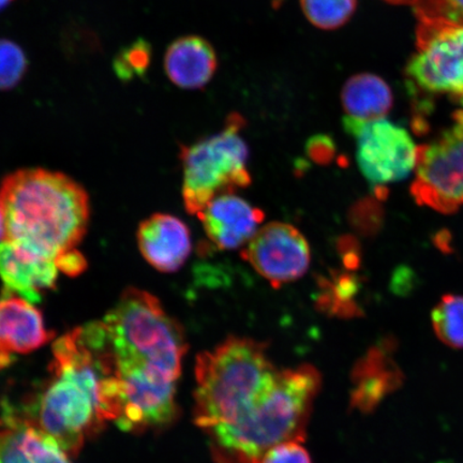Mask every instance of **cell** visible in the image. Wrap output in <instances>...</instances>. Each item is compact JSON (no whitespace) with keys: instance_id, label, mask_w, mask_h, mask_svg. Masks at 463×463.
I'll use <instances>...</instances> for the list:
<instances>
[{"instance_id":"1","label":"cell","mask_w":463,"mask_h":463,"mask_svg":"<svg viewBox=\"0 0 463 463\" xmlns=\"http://www.w3.org/2000/svg\"><path fill=\"white\" fill-rule=\"evenodd\" d=\"M194 421L210 438L213 457L242 453L273 434L294 396L288 369L271 362L266 345L230 337L196 358Z\"/></svg>"},{"instance_id":"2","label":"cell","mask_w":463,"mask_h":463,"mask_svg":"<svg viewBox=\"0 0 463 463\" xmlns=\"http://www.w3.org/2000/svg\"><path fill=\"white\" fill-rule=\"evenodd\" d=\"M90 215L89 195L65 174L25 169L0 184L3 241L23 256L55 262L75 250Z\"/></svg>"},{"instance_id":"3","label":"cell","mask_w":463,"mask_h":463,"mask_svg":"<svg viewBox=\"0 0 463 463\" xmlns=\"http://www.w3.org/2000/svg\"><path fill=\"white\" fill-rule=\"evenodd\" d=\"M52 380L25 415L14 416L49 434L69 455H77L87 437L109 421L113 378L99 357L83 349L58 351Z\"/></svg>"},{"instance_id":"4","label":"cell","mask_w":463,"mask_h":463,"mask_svg":"<svg viewBox=\"0 0 463 463\" xmlns=\"http://www.w3.org/2000/svg\"><path fill=\"white\" fill-rule=\"evenodd\" d=\"M102 323L118 369H144L174 382L181 378L186 337L154 295L127 288Z\"/></svg>"},{"instance_id":"5","label":"cell","mask_w":463,"mask_h":463,"mask_svg":"<svg viewBox=\"0 0 463 463\" xmlns=\"http://www.w3.org/2000/svg\"><path fill=\"white\" fill-rule=\"evenodd\" d=\"M245 119L231 114L224 129L189 146H182L183 198L191 215H199L208 203L233 194L251 184L247 167L249 149L241 131Z\"/></svg>"},{"instance_id":"6","label":"cell","mask_w":463,"mask_h":463,"mask_svg":"<svg viewBox=\"0 0 463 463\" xmlns=\"http://www.w3.org/2000/svg\"><path fill=\"white\" fill-rule=\"evenodd\" d=\"M415 179L411 194L418 204L441 213L463 205V120L438 140L418 148Z\"/></svg>"},{"instance_id":"7","label":"cell","mask_w":463,"mask_h":463,"mask_svg":"<svg viewBox=\"0 0 463 463\" xmlns=\"http://www.w3.org/2000/svg\"><path fill=\"white\" fill-rule=\"evenodd\" d=\"M344 127L355 137L358 166L376 195L386 184L401 182L415 170L419 147L402 127L384 118L370 123L345 118Z\"/></svg>"},{"instance_id":"8","label":"cell","mask_w":463,"mask_h":463,"mask_svg":"<svg viewBox=\"0 0 463 463\" xmlns=\"http://www.w3.org/2000/svg\"><path fill=\"white\" fill-rule=\"evenodd\" d=\"M418 48L407 68L413 82L463 98V25L420 23Z\"/></svg>"},{"instance_id":"9","label":"cell","mask_w":463,"mask_h":463,"mask_svg":"<svg viewBox=\"0 0 463 463\" xmlns=\"http://www.w3.org/2000/svg\"><path fill=\"white\" fill-rule=\"evenodd\" d=\"M242 258L274 288L303 277L311 260L304 235L293 225L282 222L260 228L242 251Z\"/></svg>"},{"instance_id":"10","label":"cell","mask_w":463,"mask_h":463,"mask_svg":"<svg viewBox=\"0 0 463 463\" xmlns=\"http://www.w3.org/2000/svg\"><path fill=\"white\" fill-rule=\"evenodd\" d=\"M53 333L45 326L42 311L15 295L0 298V370L17 355H24L50 343Z\"/></svg>"},{"instance_id":"11","label":"cell","mask_w":463,"mask_h":463,"mask_svg":"<svg viewBox=\"0 0 463 463\" xmlns=\"http://www.w3.org/2000/svg\"><path fill=\"white\" fill-rule=\"evenodd\" d=\"M198 217L213 245L222 250H234L257 234L264 213L233 194L212 200Z\"/></svg>"},{"instance_id":"12","label":"cell","mask_w":463,"mask_h":463,"mask_svg":"<svg viewBox=\"0 0 463 463\" xmlns=\"http://www.w3.org/2000/svg\"><path fill=\"white\" fill-rule=\"evenodd\" d=\"M137 244L142 256L153 268L162 273H174L189 258L190 231L175 216L155 213L138 227Z\"/></svg>"},{"instance_id":"13","label":"cell","mask_w":463,"mask_h":463,"mask_svg":"<svg viewBox=\"0 0 463 463\" xmlns=\"http://www.w3.org/2000/svg\"><path fill=\"white\" fill-rule=\"evenodd\" d=\"M57 271L54 260L23 256L9 242L0 241L3 295H15L33 305L39 303L43 292L55 288Z\"/></svg>"},{"instance_id":"14","label":"cell","mask_w":463,"mask_h":463,"mask_svg":"<svg viewBox=\"0 0 463 463\" xmlns=\"http://www.w3.org/2000/svg\"><path fill=\"white\" fill-rule=\"evenodd\" d=\"M0 463H71L55 439L11 415H2Z\"/></svg>"},{"instance_id":"15","label":"cell","mask_w":463,"mask_h":463,"mask_svg":"<svg viewBox=\"0 0 463 463\" xmlns=\"http://www.w3.org/2000/svg\"><path fill=\"white\" fill-rule=\"evenodd\" d=\"M217 68L216 52L204 38H178L166 50L165 73L171 82L181 89H203L211 82Z\"/></svg>"},{"instance_id":"16","label":"cell","mask_w":463,"mask_h":463,"mask_svg":"<svg viewBox=\"0 0 463 463\" xmlns=\"http://www.w3.org/2000/svg\"><path fill=\"white\" fill-rule=\"evenodd\" d=\"M358 384L353 402L363 410H373L402 384V373L383 347H374L356 368Z\"/></svg>"},{"instance_id":"17","label":"cell","mask_w":463,"mask_h":463,"mask_svg":"<svg viewBox=\"0 0 463 463\" xmlns=\"http://www.w3.org/2000/svg\"><path fill=\"white\" fill-rule=\"evenodd\" d=\"M341 100L346 119L356 123L383 119L392 107L390 86L378 75L362 73L346 80Z\"/></svg>"},{"instance_id":"18","label":"cell","mask_w":463,"mask_h":463,"mask_svg":"<svg viewBox=\"0 0 463 463\" xmlns=\"http://www.w3.org/2000/svg\"><path fill=\"white\" fill-rule=\"evenodd\" d=\"M432 326L437 337L454 349H463V297L445 295L434 307Z\"/></svg>"},{"instance_id":"19","label":"cell","mask_w":463,"mask_h":463,"mask_svg":"<svg viewBox=\"0 0 463 463\" xmlns=\"http://www.w3.org/2000/svg\"><path fill=\"white\" fill-rule=\"evenodd\" d=\"M300 5L312 25L333 31L351 20L357 0H300Z\"/></svg>"},{"instance_id":"20","label":"cell","mask_w":463,"mask_h":463,"mask_svg":"<svg viewBox=\"0 0 463 463\" xmlns=\"http://www.w3.org/2000/svg\"><path fill=\"white\" fill-rule=\"evenodd\" d=\"M152 61V46L144 39L126 46L114 61V71L125 82L144 78Z\"/></svg>"},{"instance_id":"21","label":"cell","mask_w":463,"mask_h":463,"mask_svg":"<svg viewBox=\"0 0 463 463\" xmlns=\"http://www.w3.org/2000/svg\"><path fill=\"white\" fill-rule=\"evenodd\" d=\"M27 69V57L20 45L0 39V90H14L24 79Z\"/></svg>"},{"instance_id":"22","label":"cell","mask_w":463,"mask_h":463,"mask_svg":"<svg viewBox=\"0 0 463 463\" xmlns=\"http://www.w3.org/2000/svg\"><path fill=\"white\" fill-rule=\"evenodd\" d=\"M413 5L421 24L463 25V0H416Z\"/></svg>"},{"instance_id":"23","label":"cell","mask_w":463,"mask_h":463,"mask_svg":"<svg viewBox=\"0 0 463 463\" xmlns=\"http://www.w3.org/2000/svg\"><path fill=\"white\" fill-rule=\"evenodd\" d=\"M260 463H312L302 441H288L270 449Z\"/></svg>"},{"instance_id":"24","label":"cell","mask_w":463,"mask_h":463,"mask_svg":"<svg viewBox=\"0 0 463 463\" xmlns=\"http://www.w3.org/2000/svg\"><path fill=\"white\" fill-rule=\"evenodd\" d=\"M57 269L68 276H78L84 273L87 262L82 253L78 249L63 254L55 260Z\"/></svg>"},{"instance_id":"25","label":"cell","mask_w":463,"mask_h":463,"mask_svg":"<svg viewBox=\"0 0 463 463\" xmlns=\"http://www.w3.org/2000/svg\"><path fill=\"white\" fill-rule=\"evenodd\" d=\"M308 153L312 159L326 164L334 157L335 144L332 138L326 136L312 137L308 142Z\"/></svg>"},{"instance_id":"26","label":"cell","mask_w":463,"mask_h":463,"mask_svg":"<svg viewBox=\"0 0 463 463\" xmlns=\"http://www.w3.org/2000/svg\"><path fill=\"white\" fill-rule=\"evenodd\" d=\"M385 2L392 5H414L416 0H385Z\"/></svg>"},{"instance_id":"27","label":"cell","mask_w":463,"mask_h":463,"mask_svg":"<svg viewBox=\"0 0 463 463\" xmlns=\"http://www.w3.org/2000/svg\"><path fill=\"white\" fill-rule=\"evenodd\" d=\"M13 2L14 0H0V11L5 9V7H8V5Z\"/></svg>"},{"instance_id":"28","label":"cell","mask_w":463,"mask_h":463,"mask_svg":"<svg viewBox=\"0 0 463 463\" xmlns=\"http://www.w3.org/2000/svg\"><path fill=\"white\" fill-rule=\"evenodd\" d=\"M3 222H2V216H0V240H3Z\"/></svg>"}]
</instances>
